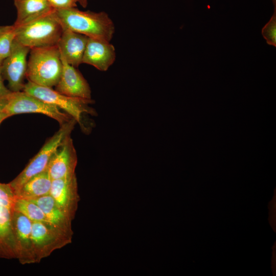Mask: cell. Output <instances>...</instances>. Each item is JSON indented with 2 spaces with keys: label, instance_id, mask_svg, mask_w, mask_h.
<instances>
[{
  "label": "cell",
  "instance_id": "1",
  "mask_svg": "<svg viewBox=\"0 0 276 276\" xmlns=\"http://www.w3.org/2000/svg\"><path fill=\"white\" fill-rule=\"evenodd\" d=\"M55 11L64 29L108 41L113 37L114 23L105 12L81 11L76 7Z\"/></svg>",
  "mask_w": 276,
  "mask_h": 276
},
{
  "label": "cell",
  "instance_id": "2",
  "mask_svg": "<svg viewBox=\"0 0 276 276\" xmlns=\"http://www.w3.org/2000/svg\"><path fill=\"white\" fill-rule=\"evenodd\" d=\"M62 63L57 45L30 49L26 78L39 85L52 87L57 84Z\"/></svg>",
  "mask_w": 276,
  "mask_h": 276
},
{
  "label": "cell",
  "instance_id": "3",
  "mask_svg": "<svg viewBox=\"0 0 276 276\" xmlns=\"http://www.w3.org/2000/svg\"><path fill=\"white\" fill-rule=\"evenodd\" d=\"M14 27L15 39L30 49L56 45L63 30L55 9L27 24Z\"/></svg>",
  "mask_w": 276,
  "mask_h": 276
},
{
  "label": "cell",
  "instance_id": "4",
  "mask_svg": "<svg viewBox=\"0 0 276 276\" xmlns=\"http://www.w3.org/2000/svg\"><path fill=\"white\" fill-rule=\"evenodd\" d=\"M76 123V120L72 118L61 125L59 129L47 140L25 169L9 183L14 193L30 178L47 170L54 153L64 140L71 135Z\"/></svg>",
  "mask_w": 276,
  "mask_h": 276
},
{
  "label": "cell",
  "instance_id": "5",
  "mask_svg": "<svg viewBox=\"0 0 276 276\" xmlns=\"http://www.w3.org/2000/svg\"><path fill=\"white\" fill-rule=\"evenodd\" d=\"M22 91L63 110L81 127L83 126L82 117L83 113L97 114L94 109L89 106L94 102L92 99L69 97L58 92L52 87L39 85L29 81L25 84Z\"/></svg>",
  "mask_w": 276,
  "mask_h": 276
},
{
  "label": "cell",
  "instance_id": "6",
  "mask_svg": "<svg viewBox=\"0 0 276 276\" xmlns=\"http://www.w3.org/2000/svg\"><path fill=\"white\" fill-rule=\"evenodd\" d=\"M73 235L49 222H32V248L35 263L71 243Z\"/></svg>",
  "mask_w": 276,
  "mask_h": 276
},
{
  "label": "cell",
  "instance_id": "7",
  "mask_svg": "<svg viewBox=\"0 0 276 276\" xmlns=\"http://www.w3.org/2000/svg\"><path fill=\"white\" fill-rule=\"evenodd\" d=\"M15 199L9 183L0 182V259H17L12 222Z\"/></svg>",
  "mask_w": 276,
  "mask_h": 276
},
{
  "label": "cell",
  "instance_id": "8",
  "mask_svg": "<svg viewBox=\"0 0 276 276\" xmlns=\"http://www.w3.org/2000/svg\"><path fill=\"white\" fill-rule=\"evenodd\" d=\"M9 117L21 113H37L56 120L62 125L73 118L51 104L45 102L24 91L12 92L7 98V104L2 110Z\"/></svg>",
  "mask_w": 276,
  "mask_h": 276
},
{
  "label": "cell",
  "instance_id": "9",
  "mask_svg": "<svg viewBox=\"0 0 276 276\" xmlns=\"http://www.w3.org/2000/svg\"><path fill=\"white\" fill-rule=\"evenodd\" d=\"M30 48L25 46L15 39L10 54L2 63V74L8 81V88L12 92L22 91L27 70V56Z\"/></svg>",
  "mask_w": 276,
  "mask_h": 276
},
{
  "label": "cell",
  "instance_id": "10",
  "mask_svg": "<svg viewBox=\"0 0 276 276\" xmlns=\"http://www.w3.org/2000/svg\"><path fill=\"white\" fill-rule=\"evenodd\" d=\"M50 195L63 212L73 220L79 201L76 174L52 180Z\"/></svg>",
  "mask_w": 276,
  "mask_h": 276
},
{
  "label": "cell",
  "instance_id": "11",
  "mask_svg": "<svg viewBox=\"0 0 276 276\" xmlns=\"http://www.w3.org/2000/svg\"><path fill=\"white\" fill-rule=\"evenodd\" d=\"M77 164L76 151L70 135L54 153L47 170L52 180L70 177L76 174Z\"/></svg>",
  "mask_w": 276,
  "mask_h": 276
},
{
  "label": "cell",
  "instance_id": "12",
  "mask_svg": "<svg viewBox=\"0 0 276 276\" xmlns=\"http://www.w3.org/2000/svg\"><path fill=\"white\" fill-rule=\"evenodd\" d=\"M60 57L62 69L55 90L69 97L91 99L90 86L82 74L61 56Z\"/></svg>",
  "mask_w": 276,
  "mask_h": 276
},
{
  "label": "cell",
  "instance_id": "13",
  "mask_svg": "<svg viewBox=\"0 0 276 276\" xmlns=\"http://www.w3.org/2000/svg\"><path fill=\"white\" fill-rule=\"evenodd\" d=\"M12 222L17 249V259L22 264L35 263L32 248V221L14 210Z\"/></svg>",
  "mask_w": 276,
  "mask_h": 276
},
{
  "label": "cell",
  "instance_id": "14",
  "mask_svg": "<svg viewBox=\"0 0 276 276\" xmlns=\"http://www.w3.org/2000/svg\"><path fill=\"white\" fill-rule=\"evenodd\" d=\"M116 50L110 41L88 37L82 63L91 65L101 71H106L116 59Z\"/></svg>",
  "mask_w": 276,
  "mask_h": 276
},
{
  "label": "cell",
  "instance_id": "15",
  "mask_svg": "<svg viewBox=\"0 0 276 276\" xmlns=\"http://www.w3.org/2000/svg\"><path fill=\"white\" fill-rule=\"evenodd\" d=\"M88 37L64 29L57 44L60 56L70 64L78 67L82 59Z\"/></svg>",
  "mask_w": 276,
  "mask_h": 276
},
{
  "label": "cell",
  "instance_id": "16",
  "mask_svg": "<svg viewBox=\"0 0 276 276\" xmlns=\"http://www.w3.org/2000/svg\"><path fill=\"white\" fill-rule=\"evenodd\" d=\"M17 17L13 25L21 26L52 11L54 9L47 0H14Z\"/></svg>",
  "mask_w": 276,
  "mask_h": 276
},
{
  "label": "cell",
  "instance_id": "17",
  "mask_svg": "<svg viewBox=\"0 0 276 276\" xmlns=\"http://www.w3.org/2000/svg\"><path fill=\"white\" fill-rule=\"evenodd\" d=\"M30 200L40 208L50 223L68 233L73 234L72 228L73 220L63 212L50 194Z\"/></svg>",
  "mask_w": 276,
  "mask_h": 276
},
{
  "label": "cell",
  "instance_id": "18",
  "mask_svg": "<svg viewBox=\"0 0 276 276\" xmlns=\"http://www.w3.org/2000/svg\"><path fill=\"white\" fill-rule=\"evenodd\" d=\"M52 180L47 170L30 178L14 193L15 198L33 199L50 194Z\"/></svg>",
  "mask_w": 276,
  "mask_h": 276
},
{
  "label": "cell",
  "instance_id": "19",
  "mask_svg": "<svg viewBox=\"0 0 276 276\" xmlns=\"http://www.w3.org/2000/svg\"><path fill=\"white\" fill-rule=\"evenodd\" d=\"M14 210L26 216L32 222H49L40 208L30 200L15 198Z\"/></svg>",
  "mask_w": 276,
  "mask_h": 276
},
{
  "label": "cell",
  "instance_id": "20",
  "mask_svg": "<svg viewBox=\"0 0 276 276\" xmlns=\"http://www.w3.org/2000/svg\"><path fill=\"white\" fill-rule=\"evenodd\" d=\"M15 39L13 25L0 26V60H3L10 54Z\"/></svg>",
  "mask_w": 276,
  "mask_h": 276
},
{
  "label": "cell",
  "instance_id": "21",
  "mask_svg": "<svg viewBox=\"0 0 276 276\" xmlns=\"http://www.w3.org/2000/svg\"><path fill=\"white\" fill-rule=\"evenodd\" d=\"M262 35L268 44L276 47V9L275 5L273 15L262 29Z\"/></svg>",
  "mask_w": 276,
  "mask_h": 276
},
{
  "label": "cell",
  "instance_id": "22",
  "mask_svg": "<svg viewBox=\"0 0 276 276\" xmlns=\"http://www.w3.org/2000/svg\"><path fill=\"white\" fill-rule=\"evenodd\" d=\"M48 2L55 9H65L76 7L78 0H48Z\"/></svg>",
  "mask_w": 276,
  "mask_h": 276
},
{
  "label": "cell",
  "instance_id": "23",
  "mask_svg": "<svg viewBox=\"0 0 276 276\" xmlns=\"http://www.w3.org/2000/svg\"><path fill=\"white\" fill-rule=\"evenodd\" d=\"M3 60H0V100L7 99L12 91L4 84V79L2 74Z\"/></svg>",
  "mask_w": 276,
  "mask_h": 276
},
{
  "label": "cell",
  "instance_id": "24",
  "mask_svg": "<svg viewBox=\"0 0 276 276\" xmlns=\"http://www.w3.org/2000/svg\"><path fill=\"white\" fill-rule=\"evenodd\" d=\"M10 117L7 113L3 111H0V125L5 119Z\"/></svg>",
  "mask_w": 276,
  "mask_h": 276
},
{
  "label": "cell",
  "instance_id": "25",
  "mask_svg": "<svg viewBox=\"0 0 276 276\" xmlns=\"http://www.w3.org/2000/svg\"><path fill=\"white\" fill-rule=\"evenodd\" d=\"M7 102V99L0 100V111H2Z\"/></svg>",
  "mask_w": 276,
  "mask_h": 276
},
{
  "label": "cell",
  "instance_id": "26",
  "mask_svg": "<svg viewBox=\"0 0 276 276\" xmlns=\"http://www.w3.org/2000/svg\"><path fill=\"white\" fill-rule=\"evenodd\" d=\"M78 3L83 8H86L87 6L88 0H78Z\"/></svg>",
  "mask_w": 276,
  "mask_h": 276
},
{
  "label": "cell",
  "instance_id": "27",
  "mask_svg": "<svg viewBox=\"0 0 276 276\" xmlns=\"http://www.w3.org/2000/svg\"><path fill=\"white\" fill-rule=\"evenodd\" d=\"M47 1H48V0H47Z\"/></svg>",
  "mask_w": 276,
  "mask_h": 276
}]
</instances>
